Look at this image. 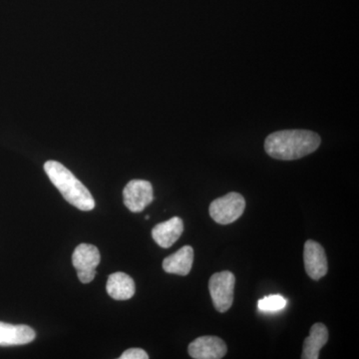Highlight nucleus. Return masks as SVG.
<instances>
[{"label": "nucleus", "instance_id": "obj_12", "mask_svg": "<svg viewBox=\"0 0 359 359\" xmlns=\"http://www.w3.org/2000/svg\"><path fill=\"white\" fill-rule=\"evenodd\" d=\"M106 290L116 301H127L135 294V283L127 273H115L108 278Z\"/></svg>", "mask_w": 359, "mask_h": 359}, {"label": "nucleus", "instance_id": "obj_9", "mask_svg": "<svg viewBox=\"0 0 359 359\" xmlns=\"http://www.w3.org/2000/svg\"><path fill=\"white\" fill-rule=\"evenodd\" d=\"M183 231V221L178 217H174L155 226L152 230V237L161 248L169 249L179 240Z\"/></svg>", "mask_w": 359, "mask_h": 359}, {"label": "nucleus", "instance_id": "obj_6", "mask_svg": "<svg viewBox=\"0 0 359 359\" xmlns=\"http://www.w3.org/2000/svg\"><path fill=\"white\" fill-rule=\"evenodd\" d=\"M304 269L309 278L320 280L327 273L328 264L325 250L314 241H306L304 250Z\"/></svg>", "mask_w": 359, "mask_h": 359}, {"label": "nucleus", "instance_id": "obj_15", "mask_svg": "<svg viewBox=\"0 0 359 359\" xmlns=\"http://www.w3.org/2000/svg\"><path fill=\"white\" fill-rule=\"evenodd\" d=\"M120 359H148V353L144 349L130 348L122 353Z\"/></svg>", "mask_w": 359, "mask_h": 359}, {"label": "nucleus", "instance_id": "obj_2", "mask_svg": "<svg viewBox=\"0 0 359 359\" xmlns=\"http://www.w3.org/2000/svg\"><path fill=\"white\" fill-rule=\"evenodd\" d=\"M44 171L69 204L81 211H92L95 208V201L88 189L61 163L47 161Z\"/></svg>", "mask_w": 359, "mask_h": 359}, {"label": "nucleus", "instance_id": "obj_16", "mask_svg": "<svg viewBox=\"0 0 359 359\" xmlns=\"http://www.w3.org/2000/svg\"><path fill=\"white\" fill-rule=\"evenodd\" d=\"M78 278L82 283H89L94 280L96 276V269L92 271H77Z\"/></svg>", "mask_w": 359, "mask_h": 359}, {"label": "nucleus", "instance_id": "obj_8", "mask_svg": "<svg viewBox=\"0 0 359 359\" xmlns=\"http://www.w3.org/2000/svg\"><path fill=\"white\" fill-rule=\"evenodd\" d=\"M34 330L28 325H14L0 321V346H23L34 340Z\"/></svg>", "mask_w": 359, "mask_h": 359}, {"label": "nucleus", "instance_id": "obj_7", "mask_svg": "<svg viewBox=\"0 0 359 359\" xmlns=\"http://www.w3.org/2000/svg\"><path fill=\"white\" fill-rule=\"evenodd\" d=\"M226 351L224 340L217 337H198L189 346V354L195 359H221Z\"/></svg>", "mask_w": 359, "mask_h": 359}, {"label": "nucleus", "instance_id": "obj_5", "mask_svg": "<svg viewBox=\"0 0 359 359\" xmlns=\"http://www.w3.org/2000/svg\"><path fill=\"white\" fill-rule=\"evenodd\" d=\"M123 200L130 211H144L154 200L152 184L145 180H132L123 191Z\"/></svg>", "mask_w": 359, "mask_h": 359}, {"label": "nucleus", "instance_id": "obj_10", "mask_svg": "<svg viewBox=\"0 0 359 359\" xmlns=\"http://www.w3.org/2000/svg\"><path fill=\"white\" fill-rule=\"evenodd\" d=\"M193 263L194 249L191 245H185L164 259L163 269L168 273L187 276L192 269Z\"/></svg>", "mask_w": 359, "mask_h": 359}, {"label": "nucleus", "instance_id": "obj_13", "mask_svg": "<svg viewBox=\"0 0 359 359\" xmlns=\"http://www.w3.org/2000/svg\"><path fill=\"white\" fill-rule=\"evenodd\" d=\"M100 259V252L93 245L80 244L72 255V264L77 271L96 269Z\"/></svg>", "mask_w": 359, "mask_h": 359}, {"label": "nucleus", "instance_id": "obj_14", "mask_svg": "<svg viewBox=\"0 0 359 359\" xmlns=\"http://www.w3.org/2000/svg\"><path fill=\"white\" fill-rule=\"evenodd\" d=\"M285 306H287V299L280 294L268 295L259 301V309L264 313L282 311Z\"/></svg>", "mask_w": 359, "mask_h": 359}, {"label": "nucleus", "instance_id": "obj_4", "mask_svg": "<svg viewBox=\"0 0 359 359\" xmlns=\"http://www.w3.org/2000/svg\"><path fill=\"white\" fill-rule=\"evenodd\" d=\"M235 285V276L229 271L214 273L210 278V294L219 313H226L233 306Z\"/></svg>", "mask_w": 359, "mask_h": 359}, {"label": "nucleus", "instance_id": "obj_11", "mask_svg": "<svg viewBox=\"0 0 359 359\" xmlns=\"http://www.w3.org/2000/svg\"><path fill=\"white\" fill-rule=\"evenodd\" d=\"M328 340V330L323 323H314L311 328L309 335L304 340L302 348V359H318L320 351Z\"/></svg>", "mask_w": 359, "mask_h": 359}, {"label": "nucleus", "instance_id": "obj_3", "mask_svg": "<svg viewBox=\"0 0 359 359\" xmlns=\"http://www.w3.org/2000/svg\"><path fill=\"white\" fill-rule=\"evenodd\" d=\"M245 208V198L241 194L231 192L212 201L210 205V216L216 223L229 224L242 217Z\"/></svg>", "mask_w": 359, "mask_h": 359}, {"label": "nucleus", "instance_id": "obj_1", "mask_svg": "<svg viewBox=\"0 0 359 359\" xmlns=\"http://www.w3.org/2000/svg\"><path fill=\"white\" fill-rule=\"evenodd\" d=\"M320 136L309 130H283L266 137L264 150L276 160L292 161L318 150Z\"/></svg>", "mask_w": 359, "mask_h": 359}]
</instances>
